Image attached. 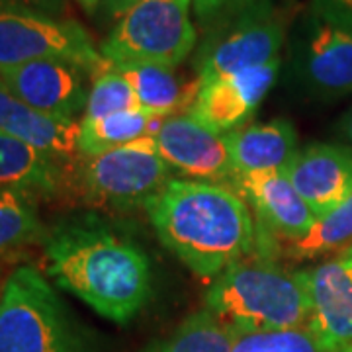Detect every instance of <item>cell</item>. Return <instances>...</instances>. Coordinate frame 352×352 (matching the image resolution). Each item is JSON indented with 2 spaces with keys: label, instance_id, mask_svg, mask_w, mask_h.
I'll return each mask as SVG.
<instances>
[{
  "label": "cell",
  "instance_id": "cell-9",
  "mask_svg": "<svg viewBox=\"0 0 352 352\" xmlns=\"http://www.w3.org/2000/svg\"><path fill=\"white\" fill-rule=\"evenodd\" d=\"M292 69L303 92L319 100L352 94V32L307 16L294 43Z\"/></svg>",
  "mask_w": 352,
  "mask_h": 352
},
{
  "label": "cell",
  "instance_id": "cell-22",
  "mask_svg": "<svg viewBox=\"0 0 352 352\" xmlns=\"http://www.w3.org/2000/svg\"><path fill=\"white\" fill-rule=\"evenodd\" d=\"M342 245H352V196L323 217H317L302 239L289 241L284 254L292 261H309L337 251Z\"/></svg>",
  "mask_w": 352,
  "mask_h": 352
},
{
  "label": "cell",
  "instance_id": "cell-30",
  "mask_svg": "<svg viewBox=\"0 0 352 352\" xmlns=\"http://www.w3.org/2000/svg\"><path fill=\"white\" fill-rule=\"evenodd\" d=\"M337 131H339L340 138L346 141V145L352 147V106L342 113V118L337 122Z\"/></svg>",
  "mask_w": 352,
  "mask_h": 352
},
{
  "label": "cell",
  "instance_id": "cell-19",
  "mask_svg": "<svg viewBox=\"0 0 352 352\" xmlns=\"http://www.w3.org/2000/svg\"><path fill=\"white\" fill-rule=\"evenodd\" d=\"M108 65L126 76L138 96L139 108L155 118L164 120L170 116H178V112L188 113L190 106L198 94V80H194L192 85H184L170 67L141 61Z\"/></svg>",
  "mask_w": 352,
  "mask_h": 352
},
{
  "label": "cell",
  "instance_id": "cell-3",
  "mask_svg": "<svg viewBox=\"0 0 352 352\" xmlns=\"http://www.w3.org/2000/svg\"><path fill=\"white\" fill-rule=\"evenodd\" d=\"M206 309L235 333L303 329L309 321L302 270L289 272L261 258H243L214 278Z\"/></svg>",
  "mask_w": 352,
  "mask_h": 352
},
{
  "label": "cell",
  "instance_id": "cell-6",
  "mask_svg": "<svg viewBox=\"0 0 352 352\" xmlns=\"http://www.w3.org/2000/svg\"><path fill=\"white\" fill-rule=\"evenodd\" d=\"M284 41L282 20L270 0H251L235 14L204 32L196 53V80L235 75L280 59Z\"/></svg>",
  "mask_w": 352,
  "mask_h": 352
},
{
  "label": "cell",
  "instance_id": "cell-13",
  "mask_svg": "<svg viewBox=\"0 0 352 352\" xmlns=\"http://www.w3.org/2000/svg\"><path fill=\"white\" fill-rule=\"evenodd\" d=\"M280 59L235 75L198 82V94L188 113L219 135L247 126L249 118L276 80Z\"/></svg>",
  "mask_w": 352,
  "mask_h": 352
},
{
  "label": "cell",
  "instance_id": "cell-12",
  "mask_svg": "<svg viewBox=\"0 0 352 352\" xmlns=\"http://www.w3.org/2000/svg\"><path fill=\"white\" fill-rule=\"evenodd\" d=\"M153 138L164 163L180 175L214 184L237 176L226 135L212 131L190 113L164 118Z\"/></svg>",
  "mask_w": 352,
  "mask_h": 352
},
{
  "label": "cell",
  "instance_id": "cell-15",
  "mask_svg": "<svg viewBox=\"0 0 352 352\" xmlns=\"http://www.w3.org/2000/svg\"><path fill=\"white\" fill-rule=\"evenodd\" d=\"M284 175L315 217H323L352 196V147L333 143L303 147Z\"/></svg>",
  "mask_w": 352,
  "mask_h": 352
},
{
  "label": "cell",
  "instance_id": "cell-24",
  "mask_svg": "<svg viewBox=\"0 0 352 352\" xmlns=\"http://www.w3.org/2000/svg\"><path fill=\"white\" fill-rule=\"evenodd\" d=\"M131 110H141L133 88L126 76L106 63V67L94 75V82L88 92L87 110L80 120H102Z\"/></svg>",
  "mask_w": 352,
  "mask_h": 352
},
{
  "label": "cell",
  "instance_id": "cell-20",
  "mask_svg": "<svg viewBox=\"0 0 352 352\" xmlns=\"http://www.w3.org/2000/svg\"><path fill=\"white\" fill-rule=\"evenodd\" d=\"M163 124V118H155L143 110H131L102 118L78 122V151L80 157H94L131 141L155 135Z\"/></svg>",
  "mask_w": 352,
  "mask_h": 352
},
{
  "label": "cell",
  "instance_id": "cell-16",
  "mask_svg": "<svg viewBox=\"0 0 352 352\" xmlns=\"http://www.w3.org/2000/svg\"><path fill=\"white\" fill-rule=\"evenodd\" d=\"M0 133L24 141L59 163H76L78 122L55 120L30 108L0 78Z\"/></svg>",
  "mask_w": 352,
  "mask_h": 352
},
{
  "label": "cell",
  "instance_id": "cell-4",
  "mask_svg": "<svg viewBox=\"0 0 352 352\" xmlns=\"http://www.w3.org/2000/svg\"><path fill=\"white\" fill-rule=\"evenodd\" d=\"M0 352H88L73 314L36 266H18L2 284Z\"/></svg>",
  "mask_w": 352,
  "mask_h": 352
},
{
  "label": "cell",
  "instance_id": "cell-18",
  "mask_svg": "<svg viewBox=\"0 0 352 352\" xmlns=\"http://www.w3.org/2000/svg\"><path fill=\"white\" fill-rule=\"evenodd\" d=\"M63 163L0 133V194H20L32 200L51 198L63 188Z\"/></svg>",
  "mask_w": 352,
  "mask_h": 352
},
{
  "label": "cell",
  "instance_id": "cell-1",
  "mask_svg": "<svg viewBox=\"0 0 352 352\" xmlns=\"http://www.w3.org/2000/svg\"><path fill=\"white\" fill-rule=\"evenodd\" d=\"M43 261L57 288L113 323H129L151 300L147 254L100 215H69L50 227Z\"/></svg>",
  "mask_w": 352,
  "mask_h": 352
},
{
  "label": "cell",
  "instance_id": "cell-8",
  "mask_svg": "<svg viewBox=\"0 0 352 352\" xmlns=\"http://www.w3.org/2000/svg\"><path fill=\"white\" fill-rule=\"evenodd\" d=\"M78 163L82 196L94 206L112 210L145 208L170 180V168L163 161L153 135L102 155L80 157Z\"/></svg>",
  "mask_w": 352,
  "mask_h": 352
},
{
  "label": "cell",
  "instance_id": "cell-29",
  "mask_svg": "<svg viewBox=\"0 0 352 352\" xmlns=\"http://www.w3.org/2000/svg\"><path fill=\"white\" fill-rule=\"evenodd\" d=\"M139 0H104V8H106V14L112 16V18H122L124 14L133 6L138 4Z\"/></svg>",
  "mask_w": 352,
  "mask_h": 352
},
{
  "label": "cell",
  "instance_id": "cell-33",
  "mask_svg": "<svg viewBox=\"0 0 352 352\" xmlns=\"http://www.w3.org/2000/svg\"><path fill=\"white\" fill-rule=\"evenodd\" d=\"M340 352H352V344H349L346 349H342V351H340Z\"/></svg>",
  "mask_w": 352,
  "mask_h": 352
},
{
  "label": "cell",
  "instance_id": "cell-26",
  "mask_svg": "<svg viewBox=\"0 0 352 352\" xmlns=\"http://www.w3.org/2000/svg\"><path fill=\"white\" fill-rule=\"evenodd\" d=\"M247 2L251 0H192V10L201 32H208L210 28L226 20L227 16L243 8Z\"/></svg>",
  "mask_w": 352,
  "mask_h": 352
},
{
  "label": "cell",
  "instance_id": "cell-10",
  "mask_svg": "<svg viewBox=\"0 0 352 352\" xmlns=\"http://www.w3.org/2000/svg\"><path fill=\"white\" fill-rule=\"evenodd\" d=\"M0 78L30 108L55 120L80 122L88 102L87 71L67 61H32L0 69Z\"/></svg>",
  "mask_w": 352,
  "mask_h": 352
},
{
  "label": "cell",
  "instance_id": "cell-21",
  "mask_svg": "<svg viewBox=\"0 0 352 352\" xmlns=\"http://www.w3.org/2000/svg\"><path fill=\"white\" fill-rule=\"evenodd\" d=\"M235 339L237 333L204 307L145 352H233Z\"/></svg>",
  "mask_w": 352,
  "mask_h": 352
},
{
  "label": "cell",
  "instance_id": "cell-32",
  "mask_svg": "<svg viewBox=\"0 0 352 352\" xmlns=\"http://www.w3.org/2000/svg\"><path fill=\"white\" fill-rule=\"evenodd\" d=\"M342 252H344V254H346V256H349V258L352 261V245H349V247H346V249H344Z\"/></svg>",
  "mask_w": 352,
  "mask_h": 352
},
{
  "label": "cell",
  "instance_id": "cell-23",
  "mask_svg": "<svg viewBox=\"0 0 352 352\" xmlns=\"http://www.w3.org/2000/svg\"><path fill=\"white\" fill-rule=\"evenodd\" d=\"M47 227L39 219L36 200L20 194H0V256L45 239Z\"/></svg>",
  "mask_w": 352,
  "mask_h": 352
},
{
  "label": "cell",
  "instance_id": "cell-27",
  "mask_svg": "<svg viewBox=\"0 0 352 352\" xmlns=\"http://www.w3.org/2000/svg\"><path fill=\"white\" fill-rule=\"evenodd\" d=\"M309 14L344 32H352V0H311Z\"/></svg>",
  "mask_w": 352,
  "mask_h": 352
},
{
  "label": "cell",
  "instance_id": "cell-5",
  "mask_svg": "<svg viewBox=\"0 0 352 352\" xmlns=\"http://www.w3.org/2000/svg\"><path fill=\"white\" fill-rule=\"evenodd\" d=\"M190 6L192 0H139L102 41V57L108 63L141 61L176 69L198 43Z\"/></svg>",
  "mask_w": 352,
  "mask_h": 352
},
{
  "label": "cell",
  "instance_id": "cell-17",
  "mask_svg": "<svg viewBox=\"0 0 352 352\" xmlns=\"http://www.w3.org/2000/svg\"><path fill=\"white\" fill-rule=\"evenodd\" d=\"M227 149L237 175L286 173L298 149V133L286 118L247 124L227 133Z\"/></svg>",
  "mask_w": 352,
  "mask_h": 352
},
{
  "label": "cell",
  "instance_id": "cell-14",
  "mask_svg": "<svg viewBox=\"0 0 352 352\" xmlns=\"http://www.w3.org/2000/svg\"><path fill=\"white\" fill-rule=\"evenodd\" d=\"M231 182L241 198L252 204L258 221L256 243L266 237L298 241L314 227L317 217L284 173L237 175Z\"/></svg>",
  "mask_w": 352,
  "mask_h": 352
},
{
  "label": "cell",
  "instance_id": "cell-2",
  "mask_svg": "<svg viewBox=\"0 0 352 352\" xmlns=\"http://www.w3.org/2000/svg\"><path fill=\"white\" fill-rule=\"evenodd\" d=\"M145 212L164 247L208 280L247 258L258 239L247 201L214 182L170 178Z\"/></svg>",
  "mask_w": 352,
  "mask_h": 352
},
{
  "label": "cell",
  "instance_id": "cell-31",
  "mask_svg": "<svg viewBox=\"0 0 352 352\" xmlns=\"http://www.w3.org/2000/svg\"><path fill=\"white\" fill-rule=\"evenodd\" d=\"M104 2V0H78V4L87 10V12H94L98 8V4Z\"/></svg>",
  "mask_w": 352,
  "mask_h": 352
},
{
  "label": "cell",
  "instance_id": "cell-11",
  "mask_svg": "<svg viewBox=\"0 0 352 352\" xmlns=\"http://www.w3.org/2000/svg\"><path fill=\"white\" fill-rule=\"evenodd\" d=\"M302 274L309 298L305 329L319 351L340 352L352 344V261L342 252Z\"/></svg>",
  "mask_w": 352,
  "mask_h": 352
},
{
  "label": "cell",
  "instance_id": "cell-25",
  "mask_svg": "<svg viewBox=\"0 0 352 352\" xmlns=\"http://www.w3.org/2000/svg\"><path fill=\"white\" fill-rule=\"evenodd\" d=\"M233 352H321L309 331L286 329V331H261V333H237Z\"/></svg>",
  "mask_w": 352,
  "mask_h": 352
},
{
  "label": "cell",
  "instance_id": "cell-28",
  "mask_svg": "<svg viewBox=\"0 0 352 352\" xmlns=\"http://www.w3.org/2000/svg\"><path fill=\"white\" fill-rule=\"evenodd\" d=\"M2 4H12V6H22L36 12L50 14V16H61L65 10V0H0Z\"/></svg>",
  "mask_w": 352,
  "mask_h": 352
},
{
  "label": "cell",
  "instance_id": "cell-7",
  "mask_svg": "<svg viewBox=\"0 0 352 352\" xmlns=\"http://www.w3.org/2000/svg\"><path fill=\"white\" fill-rule=\"evenodd\" d=\"M32 61H67L90 75L106 67L80 24L0 2V69Z\"/></svg>",
  "mask_w": 352,
  "mask_h": 352
}]
</instances>
